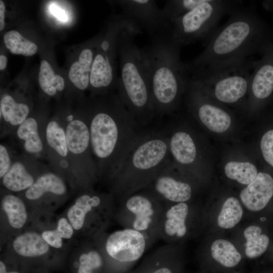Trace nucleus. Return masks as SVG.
I'll return each instance as SVG.
<instances>
[{
  "instance_id": "f257e3e1",
  "label": "nucleus",
  "mask_w": 273,
  "mask_h": 273,
  "mask_svg": "<svg viewBox=\"0 0 273 273\" xmlns=\"http://www.w3.org/2000/svg\"><path fill=\"white\" fill-rule=\"evenodd\" d=\"M229 16L204 43L203 51L185 62L190 79H199L254 55H261L273 41V28L253 8L242 5Z\"/></svg>"
},
{
  "instance_id": "f03ea898",
  "label": "nucleus",
  "mask_w": 273,
  "mask_h": 273,
  "mask_svg": "<svg viewBox=\"0 0 273 273\" xmlns=\"http://www.w3.org/2000/svg\"><path fill=\"white\" fill-rule=\"evenodd\" d=\"M92 111L88 118L92 157L97 172L111 179L148 129L140 127L118 94L99 100Z\"/></svg>"
},
{
  "instance_id": "7ed1b4c3",
  "label": "nucleus",
  "mask_w": 273,
  "mask_h": 273,
  "mask_svg": "<svg viewBox=\"0 0 273 273\" xmlns=\"http://www.w3.org/2000/svg\"><path fill=\"white\" fill-rule=\"evenodd\" d=\"M180 49L163 33L151 38L140 49L159 123L176 109L188 84L189 73L180 59Z\"/></svg>"
},
{
  "instance_id": "20e7f679",
  "label": "nucleus",
  "mask_w": 273,
  "mask_h": 273,
  "mask_svg": "<svg viewBox=\"0 0 273 273\" xmlns=\"http://www.w3.org/2000/svg\"><path fill=\"white\" fill-rule=\"evenodd\" d=\"M142 29L128 19L118 40V53L120 74L118 96L127 110L142 129L148 130L159 125L153 105L148 74L134 38Z\"/></svg>"
},
{
  "instance_id": "39448f33",
  "label": "nucleus",
  "mask_w": 273,
  "mask_h": 273,
  "mask_svg": "<svg viewBox=\"0 0 273 273\" xmlns=\"http://www.w3.org/2000/svg\"><path fill=\"white\" fill-rule=\"evenodd\" d=\"M170 161L168 136L163 126L148 129L111 179L119 203L149 186Z\"/></svg>"
},
{
  "instance_id": "423d86ee",
  "label": "nucleus",
  "mask_w": 273,
  "mask_h": 273,
  "mask_svg": "<svg viewBox=\"0 0 273 273\" xmlns=\"http://www.w3.org/2000/svg\"><path fill=\"white\" fill-rule=\"evenodd\" d=\"M242 5L240 1L206 0L168 23L164 34L180 48L197 41L204 43L216 30L220 19Z\"/></svg>"
},
{
  "instance_id": "0eeeda50",
  "label": "nucleus",
  "mask_w": 273,
  "mask_h": 273,
  "mask_svg": "<svg viewBox=\"0 0 273 273\" xmlns=\"http://www.w3.org/2000/svg\"><path fill=\"white\" fill-rule=\"evenodd\" d=\"M117 218L124 229L141 233L147 250L158 240V226L165 209L163 202L150 192L143 190L119 203Z\"/></svg>"
},
{
  "instance_id": "6e6552de",
  "label": "nucleus",
  "mask_w": 273,
  "mask_h": 273,
  "mask_svg": "<svg viewBox=\"0 0 273 273\" xmlns=\"http://www.w3.org/2000/svg\"><path fill=\"white\" fill-rule=\"evenodd\" d=\"M256 60L251 58L203 78L191 80L197 82L204 92H211L218 101L235 104L249 91Z\"/></svg>"
},
{
  "instance_id": "1a4fd4ad",
  "label": "nucleus",
  "mask_w": 273,
  "mask_h": 273,
  "mask_svg": "<svg viewBox=\"0 0 273 273\" xmlns=\"http://www.w3.org/2000/svg\"><path fill=\"white\" fill-rule=\"evenodd\" d=\"M116 3L121 14L144 30L151 38L165 33L167 23L156 1L122 0Z\"/></svg>"
},
{
  "instance_id": "9d476101",
  "label": "nucleus",
  "mask_w": 273,
  "mask_h": 273,
  "mask_svg": "<svg viewBox=\"0 0 273 273\" xmlns=\"http://www.w3.org/2000/svg\"><path fill=\"white\" fill-rule=\"evenodd\" d=\"M105 249L107 254L117 262L132 263L139 259L147 250L144 236L129 229L116 231L107 238Z\"/></svg>"
},
{
  "instance_id": "9b49d317",
  "label": "nucleus",
  "mask_w": 273,
  "mask_h": 273,
  "mask_svg": "<svg viewBox=\"0 0 273 273\" xmlns=\"http://www.w3.org/2000/svg\"><path fill=\"white\" fill-rule=\"evenodd\" d=\"M171 161L160 172L146 190L166 204L186 202L192 195V188L174 175Z\"/></svg>"
},
{
  "instance_id": "f8f14e48",
  "label": "nucleus",
  "mask_w": 273,
  "mask_h": 273,
  "mask_svg": "<svg viewBox=\"0 0 273 273\" xmlns=\"http://www.w3.org/2000/svg\"><path fill=\"white\" fill-rule=\"evenodd\" d=\"M190 207L186 202L165 204L158 226V238L169 244L187 235Z\"/></svg>"
},
{
  "instance_id": "ddd939ff",
  "label": "nucleus",
  "mask_w": 273,
  "mask_h": 273,
  "mask_svg": "<svg viewBox=\"0 0 273 273\" xmlns=\"http://www.w3.org/2000/svg\"><path fill=\"white\" fill-rule=\"evenodd\" d=\"M240 197L250 211L265 209L273 200V175L267 172H259L256 178L241 191Z\"/></svg>"
},
{
  "instance_id": "4468645a",
  "label": "nucleus",
  "mask_w": 273,
  "mask_h": 273,
  "mask_svg": "<svg viewBox=\"0 0 273 273\" xmlns=\"http://www.w3.org/2000/svg\"><path fill=\"white\" fill-rule=\"evenodd\" d=\"M162 125L168 136L170 157L181 165L193 164L197 158V149L192 136L186 130H170Z\"/></svg>"
},
{
  "instance_id": "2eb2a0df",
  "label": "nucleus",
  "mask_w": 273,
  "mask_h": 273,
  "mask_svg": "<svg viewBox=\"0 0 273 273\" xmlns=\"http://www.w3.org/2000/svg\"><path fill=\"white\" fill-rule=\"evenodd\" d=\"M65 132L69 153L76 156L84 155L93 160L88 119L86 121L73 119L68 121Z\"/></svg>"
},
{
  "instance_id": "dca6fc26",
  "label": "nucleus",
  "mask_w": 273,
  "mask_h": 273,
  "mask_svg": "<svg viewBox=\"0 0 273 273\" xmlns=\"http://www.w3.org/2000/svg\"><path fill=\"white\" fill-rule=\"evenodd\" d=\"M66 191L63 180L52 172L44 173L34 181L25 192L26 197L31 200H37L47 193L62 195Z\"/></svg>"
},
{
  "instance_id": "f3484780",
  "label": "nucleus",
  "mask_w": 273,
  "mask_h": 273,
  "mask_svg": "<svg viewBox=\"0 0 273 273\" xmlns=\"http://www.w3.org/2000/svg\"><path fill=\"white\" fill-rule=\"evenodd\" d=\"M94 59L93 50L83 49L79 56L78 61L70 66L69 78L72 83L80 90L86 89L90 84L92 66Z\"/></svg>"
},
{
  "instance_id": "a211bd4d",
  "label": "nucleus",
  "mask_w": 273,
  "mask_h": 273,
  "mask_svg": "<svg viewBox=\"0 0 273 273\" xmlns=\"http://www.w3.org/2000/svg\"><path fill=\"white\" fill-rule=\"evenodd\" d=\"M104 200L97 194H83L79 196L75 204L68 210L67 216L72 227L80 230L83 225L86 214L101 206Z\"/></svg>"
},
{
  "instance_id": "6ab92c4d",
  "label": "nucleus",
  "mask_w": 273,
  "mask_h": 273,
  "mask_svg": "<svg viewBox=\"0 0 273 273\" xmlns=\"http://www.w3.org/2000/svg\"><path fill=\"white\" fill-rule=\"evenodd\" d=\"M16 134L23 142L25 151L30 154H38L43 148L42 140L38 131V124L33 117H28L18 126Z\"/></svg>"
},
{
  "instance_id": "aec40b11",
  "label": "nucleus",
  "mask_w": 273,
  "mask_h": 273,
  "mask_svg": "<svg viewBox=\"0 0 273 273\" xmlns=\"http://www.w3.org/2000/svg\"><path fill=\"white\" fill-rule=\"evenodd\" d=\"M13 248L19 255L34 257L46 253L49 244L42 237L35 233H27L17 237L13 242Z\"/></svg>"
},
{
  "instance_id": "412c9836",
  "label": "nucleus",
  "mask_w": 273,
  "mask_h": 273,
  "mask_svg": "<svg viewBox=\"0 0 273 273\" xmlns=\"http://www.w3.org/2000/svg\"><path fill=\"white\" fill-rule=\"evenodd\" d=\"M34 182L33 176L20 161L13 163L10 169L3 177L4 186L13 192L27 190Z\"/></svg>"
},
{
  "instance_id": "4be33fe9",
  "label": "nucleus",
  "mask_w": 273,
  "mask_h": 273,
  "mask_svg": "<svg viewBox=\"0 0 273 273\" xmlns=\"http://www.w3.org/2000/svg\"><path fill=\"white\" fill-rule=\"evenodd\" d=\"M246 240L245 254L250 258H256L262 255L268 249L270 244L269 237L262 233V229L257 225L247 227L244 232Z\"/></svg>"
},
{
  "instance_id": "5701e85b",
  "label": "nucleus",
  "mask_w": 273,
  "mask_h": 273,
  "mask_svg": "<svg viewBox=\"0 0 273 273\" xmlns=\"http://www.w3.org/2000/svg\"><path fill=\"white\" fill-rule=\"evenodd\" d=\"M1 117L12 126H19L28 117V106L24 103H17L10 95H5L1 100Z\"/></svg>"
},
{
  "instance_id": "b1692460",
  "label": "nucleus",
  "mask_w": 273,
  "mask_h": 273,
  "mask_svg": "<svg viewBox=\"0 0 273 273\" xmlns=\"http://www.w3.org/2000/svg\"><path fill=\"white\" fill-rule=\"evenodd\" d=\"M211 253L215 261L226 267L236 266L242 259L241 254L233 244L223 239H218L213 242Z\"/></svg>"
},
{
  "instance_id": "393cba45",
  "label": "nucleus",
  "mask_w": 273,
  "mask_h": 273,
  "mask_svg": "<svg viewBox=\"0 0 273 273\" xmlns=\"http://www.w3.org/2000/svg\"><path fill=\"white\" fill-rule=\"evenodd\" d=\"M2 205L10 224L16 229L22 228L27 219L26 208L23 201L16 196L7 195L3 198Z\"/></svg>"
},
{
  "instance_id": "a878e982",
  "label": "nucleus",
  "mask_w": 273,
  "mask_h": 273,
  "mask_svg": "<svg viewBox=\"0 0 273 273\" xmlns=\"http://www.w3.org/2000/svg\"><path fill=\"white\" fill-rule=\"evenodd\" d=\"M38 82L41 89L51 96H54L57 91L63 90L65 85L63 78L55 74L51 65L44 60L40 63Z\"/></svg>"
},
{
  "instance_id": "bb28decb",
  "label": "nucleus",
  "mask_w": 273,
  "mask_h": 273,
  "mask_svg": "<svg viewBox=\"0 0 273 273\" xmlns=\"http://www.w3.org/2000/svg\"><path fill=\"white\" fill-rule=\"evenodd\" d=\"M46 138L49 146L62 157H66L69 154L65 128L57 121L53 120L48 122L46 128Z\"/></svg>"
},
{
  "instance_id": "cd10ccee",
  "label": "nucleus",
  "mask_w": 273,
  "mask_h": 273,
  "mask_svg": "<svg viewBox=\"0 0 273 273\" xmlns=\"http://www.w3.org/2000/svg\"><path fill=\"white\" fill-rule=\"evenodd\" d=\"M4 41L6 48L13 54L31 56L37 51V46L34 42L24 37L16 30L7 32Z\"/></svg>"
},
{
  "instance_id": "c85d7f7f",
  "label": "nucleus",
  "mask_w": 273,
  "mask_h": 273,
  "mask_svg": "<svg viewBox=\"0 0 273 273\" xmlns=\"http://www.w3.org/2000/svg\"><path fill=\"white\" fill-rule=\"evenodd\" d=\"M243 213L239 200L235 197H229L224 202L218 216V225L223 229H231L240 222Z\"/></svg>"
},
{
  "instance_id": "c756f323",
  "label": "nucleus",
  "mask_w": 273,
  "mask_h": 273,
  "mask_svg": "<svg viewBox=\"0 0 273 273\" xmlns=\"http://www.w3.org/2000/svg\"><path fill=\"white\" fill-rule=\"evenodd\" d=\"M226 175L240 184L248 185L256 177L258 171L254 165L249 162L231 161L224 167Z\"/></svg>"
},
{
  "instance_id": "7c9ffc66",
  "label": "nucleus",
  "mask_w": 273,
  "mask_h": 273,
  "mask_svg": "<svg viewBox=\"0 0 273 273\" xmlns=\"http://www.w3.org/2000/svg\"><path fill=\"white\" fill-rule=\"evenodd\" d=\"M206 0H169L161 9L167 24L191 11Z\"/></svg>"
},
{
  "instance_id": "2f4dec72",
  "label": "nucleus",
  "mask_w": 273,
  "mask_h": 273,
  "mask_svg": "<svg viewBox=\"0 0 273 273\" xmlns=\"http://www.w3.org/2000/svg\"><path fill=\"white\" fill-rule=\"evenodd\" d=\"M103 259L100 253L95 250H92L87 253L81 255L78 273H92L101 267Z\"/></svg>"
},
{
  "instance_id": "473e14b6",
  "label": "nucleus",
  "mask_w": 273,
  "mask_h": 273,
  "mask_svg": "<svg viewBox=\"0 0 273 273\" xmlns=\"http://www.w3.org/2000/svg\"><path fill=\"white\" fill-rule=\"evenodd\" d=\"M260 148L264 161L273 168V128L266 130L262 134Z\"/></svg>"
},
{
  "instance_id": "72a5a7b5",
  "label": "nucleus",
  "mask_w": 273,
  "mask_h": 273,
  "mask_svg": "<svg viewBox=\"0 0 273 273\" xmlns=\"http://www.w3.org/2000/svg\"><path fill=\"white\" fill-rule=\"evenodd\" d=\"M9 152L3 144L0 145V177L3 178L12 166Z\"/></svg>"
},
{
  "instance_id": "f704fd0d",
  "label": "nucleus",
  "mask_w": 273,
  "mask_h": 273,
  "mask_svg": "<svg viewBox=\"0 0 273 273\" xmlns=\"http://www.w3.org/2000/svg\"><path fill=\"white\" fill-rule=\"evenodd\" d=\"M41 237L45 241L51 246L59 248L62 246V236L57 230L46 231L41 234Z\"/></svg>"
},
{
  "instance_id": "c9c22d12",
  "label": "nucleus",
  "mask_w": 273,
  "mask_h": 273,
  "mask_svg": "<svg viewBox=\"0 0 273 273\" xmlns=\"http://www.w3.org/2000/svg\"><path fill=\"white\" fill-rule=\"evenodd\" d=\"M56 230L62 236V238L69 239L73 233L72 226L65 218H61L58 222Z\"/></svg>"
},
{
  "instance_id": "e433bc0d",
  "label": "nucleus",
  "mask_w": 273,
  "mask_h": 273,
  "mask_svg": "<svg viewBox=\"0 0 273 273\" xmlns=\"http://www.w3.org/2000/svg\"><path fill=\"white\" fill-rule=\"evenodd\" d=\"M51 12L56 17L62 21L67 20V16L64 10L61 9L55 4H52L50 6Z\"/></svg>"
},
{
  "instance_id": "4c0bfd02",
  "label": "nucleus",
  "mask_w": 273,
  "mask_h": 273,
  "mask_svg": "<svg viewBox=\"0 0 273 273\" xmlns=\"http://www.w3.org/2000/svg\"><path fill=\"white\" fill-rule=\"evenodd\" d=\"M6 9L4 2L0 1V30L2 31L5 27V13Z\"/></svg>"
},
{
  "instance_id": "58836bf2",
  "label": "nucleus",
  "mask_w": 273,
  "mask_h": 273,
  "mask_svg": "<svg viewBox=\"0 0 273 273\" xmlns=\"http://www.w3.org/2000/svg\"><path fill=\"white\" fill-rule=\"evenodd\" d=\"M151 273H173L172 271L167 266H160L154 270L152 271Z\"/></svg>"
},
{
  "instance_id": "ea45409f",
  "label": "nucleus",
  "mask_w": 273,
  "mask_h": 273,
  "mask_svg": "<svg viewBox=\"0 0 273 273\" xmlns=\"http://www.w3.org/2000/svg\"><path fill=\"white\" fill-rule=\"evenodd\" d=\"M7 58L3 55L0 56V69L1 70H4L7 66Z\"/></svg>"
},
{
  "instance_id": "a19ab883",
  "label": "nucleus",
  "mask_w": 273,
  "mask_h": 273,
  "mask_svg": "<svg viewBox=\"0 0 273 273\" xmlns=\"http://www.w3.org/2000/svg\"><path fill=\"white\" fill-rule=\"evenodd\" d=\"M0 273H19L17 271L7 272L5 264L2 262H0Z\"/></svg>"
}]
</instances>
